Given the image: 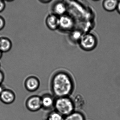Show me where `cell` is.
I'll return each mask as SVG.
<instances>
[{"mask_svg": "<svg viewBox=\"0 0 120 120\" xmlns=\"http://www.w3.org/2000/svg\"><path fill=\"white\" fill-rule=\"evenodd\" d=\"M73 82L70 76L66 72H56L52 77L51 89L55 98L69 97L73 89Z\"/></svg>", "mask_w": 120, "mask_h": 120, "instance_id": "obj_1", "label": "cell"}, {"mask_svg": "<svg viewBox=\"0 0 120 120\" xmlns=\"http://www.w3.org/2000/svg\"><path fill=\"white\" fill-rule=\"evenodd\" d=\"M42 109L46 111L54 110L55 98L53 95L46 94L41 96Z\"/></svg>", "mask_w": 120, "mask_h": 120, "instance_id": "obj_6", "label": "cell"}, {"mask_svg": "<svg viewBox=\"0 0 120 120\" xmlns=\"http://www.w3.org/2000/svg\"><path fill=\"white\" fill-rule=\"evenodd\" d=\"M52 13L58 17L66 14L67 7L66 4L61 1H58L54 3L52 6Z\"/></svg>", "mask_w": 120, "mask_h": 120, "instance_id": "obj_10", "label": "cell"}, {"mask_svg": "<svg viewBox=\"0 0 120 120\" xmlns=\"http://www.w3.org/2000/svg\"><path fill=\"white\" fill-rule=\"evenodd\" d=\"M6 7L5 2L4 0H0V13L3 12Z\"/></svg>", "mask_w": 120, "mask_h": 120, "instance_id": "obj_18", "label": "cell"}, {"mask_svg": "<svg viewBox=\"0 0 120 120\" xmlns=\"http://www.w3.org/2000/svg\"><path fill=\"white\" fill-rule=\"evenodd\" d=\"M27 109L31 112L39 111L42 108L41 96L33 95L27 98L25 102Z\"/></svg>", "mask_w": 120, "mask_h": 120, "instance_id": "obj_3", "label": "cell"}, {"mask_svg": "<svg viewBox=\"0 0 120 120\" xmlns=\"http://www.w3.org/2000/svg\"><path fill=\"white\" fill-rule=\"evenodd\" d=\"M74 25V22L72 17L66 14L59 17L58 29L63 31H71Z\"/></svg>", "mask_w": 120, "mask_h": 120, "instance_id": "obj_4", "label": "cell"}, {"mask_svg": "<svg viewBox=\"0 0 120 120\" xmlns=\"http://www.w3.org/2000/svg\"><path fill=\"white\" fill-rule=\"evenodd\" d=\"M93 0L94 1H98L99 0Z\"/></svg>", "mask_w": 120, "mask_h": 120, "instance_id": "obj_25", "label": "cell"}, {"mask_svg": "<svg viewBox=\"0 0 120 120\" xmlns=\"http://www.w3.org/2000/svg\"><path fill=\"white\" fill-rule=\"evenodd\" d=\"M46 26L51 31H55L58 29L59 24V17L53 13L49 14L46 19Z\"/></svg>", "mask_w": 120, "mask_h": 120, "instance_id": "obj_8", "label": "cell"}, {"mask_svg": "<svg viewBox=\"0 0 120 120\" xmlns=\"http://www.w3.org/2000/svg\"><path fill=\"white\" fill-rule=\"evenodd\" d=\"M54 110L65 117L68 115L75 110L73 100L69 97L55 98Z\"/></svg>", "mask_w": 120, "mask_h": 120, "instance_id": "obj_2", "label": "cell"}, {"mask_svg": "<svg viewBox=\"0 0 120 120\" xmlns=\"http://www.w3.org/2000/svg\"><path fill=\"white\" fill-rule=\"evenodd\" d=\"M5 25V20L2 16L0 15V31L3 30Z\"/></svg>", "mask_w": 120, "mask_h": 120, "instance_id": "obj_17", "label": "cell"}, {"mask_svg": "<svg viewBox=\"0 0 120 120\" xmlns=\"http://www.w3.org/2000/svg\"><path fill=\"white\" fill-rule=\"evenodd\" d=\"M118 2V0H104L102 5L105 10L112 12L117 9Z\"/></svg>", "mask_w": 120, "mask_h": 120, "instance_id": "obj_12", "label": "cell"}, {"mask_svg": "<svg viewBox=\"0 0 120 120\" xmlns=\"http://www.w3.org/2000/svg\"><path fill=\"white\" fill-rule=\"evenodd\" d=\"M70 38L72 40L76 41L77 40L80 41L82 37H81V34L80 32L77 31H74L71 32L70 34Z\"/></svg>", "mask_w": 120, "mask_h": 120, "instance_id": "obj_16", "label": "cell"}, {"mask_svg": "<svg viewBox=\"0 0 120 120\" xmlns=\"http://www.w3.org/2000/svg\"><path fill=\"white\" fill-rule=\"evenodd\" d=\"M0 66H1V64H0Z\"/></svg>", "mask_w": 120, "mask_h": 120, "instance_id": "obj_26", "label": "cell"}, {"mask_svg": "<svg viewBox=\"0 0 120 120\" xmlns=\"http://www.w3.org/2000/svg\"><path fill=\"white\" fill-rule=\"evenodd\" d=\"M4 89H4V87L1 85H0V95L1 94L2 92H3V90H4Z\"/></svg>", "mask_w": 120, "mask_h": 120, "instance_id": "obj_22", "label": "cell"}, {"mask_svg": "<svg viewBox=\"0 0 120 120\" xmlns=\"http://www.w3.org/2000/svg\"><path fill=\"white\" fill-rule=\"evenodd\" d=\"M65 117L55 110L49 112L47 114L46 120H64Z\"/></svg>", "mask_w": 120, "mask_h": 120, "instance_id": "obj_14", "label": "cell"}, {"mask_svg": "<svg viewBox=\"0 0 120 120\" xmlns=\"http://www.w3.org/2000/svg\"><path fill=\"white\" fill-rule=\"evenodd\" d=\"M75 107V110L77 108L80 109L83 107L85 104V100L84 98L80 94L77 95L73 100Z\"/></svg>", "mask_w": 120, "mask_h": 120, "instance_id": "obj_15", "label": "cell"}, {"mask_svg": "<svg viewBox=\"0 0 120 120\" xmlns=\"http://www.w3.org/2000/svg\"><path fill=\"white\" fill-rule=\"evenodd\" d=\"M81 46L83 49L87 50H92L96 44V40L94 36L90 34L84 35L80 40Z\"/></svg>", "mask_w": 120, "mask_h": 120, "instance_id": "obj_5", "label": "cell"}, {"mask_svg": "<svg viewBox=\"0 0 120 120\" xmlns=\"http://www.w3.org/2000/svg\"><path fill=\"white\" fill-rule=\"evenodd\" d=\"M64 120H86L84 114L80 111L75 110L65 117Z\"/></svg>", "mask_w": 120, "mask_h": 120, "instance_id": "obj_13", "label": "cell"}, {"mask_svg": "<svg viewBox=\"0 0 120 120\" xmlns=\"http://www.w3.org/2000/svg\"><path fill=\"white\" fill-rule=\"evenodd\" d=\"M4 73L0 70V85H1L4 79Z\"/></svg>", "mask_w": 120, "mask_h": 120, "instance_id": "obj_19", "label": "cell"}, {"mask_svg": "<svg viewBox=\"0 0 120 120\" xmlns=\"http://www.w3.org/2000/svg\"><path fill=\"white\" fill-rule=\"evenodd\" d=\"M5 1H8V2H12L14 0H4Z\"/></svg>", "mask_w": 120, "mask_h": 120, "instance_id": "obj_24", "label": "cell"}, {"mask_svg": "<svg viewBox=\"0 0 120 120\" xmlns=\"http://www.w3.org/2000/svg\"><path fill=\"white\" fill-rule=\"evenodd\" d=\"M2 55H3V52L0 50V59L2 57Z\"/></svg>", "mask_w": 120, "mask_h": 120, "instance_id": "obj_23", "label": "cell"}, {"mask_svg": "<svg viewBox=\"0 0 120 120\" xmlns=\"http://www.w3.org/2000/svg\"><path fill=\"white\" fill-rule=\"evenodd\" d=\"M12 43L7 37H0V50L2 52H8L12 48Z\"/></svg>", "mask_w": 120, "mask_h": 120, "instance_id": "obj_11", "label": "cell"}, {"mask_svg": "<svg viewBox=\"0 0 120 120\" xmlns=\"http://www.w3.org/2000/svg\"><path fill=\"white\" fill-rule=\"evenodd\" d=\"M116 10H117L118 12L120 14V1H119Z\"/></svg>", "mask_w": 120, "mask_h": 120, "instance_id": "obj_21", "label": "cell"}, {"mask_svg": "<svg viewBox=\"0 0 120 120\" xmlns=\"http://www.w3.org/2000/svg\"><path fill=\"white\" fill-rule=\"evenodd\" d=\"M40 84L39 79L36 76H29L25 81V89L30 92H34L37 90L40 86Z\"/></svg>", "mask_w": 120, "mask_h": 120, "instance_id": "obj_7", "label": "cell"}, {"mask_svg": "<svg viewBox=\"0 0 120 120\" xmlns=\"http://www.w3.org/2000/svg\"><path fill=\"white\" fill-rule=\"evenodd\" d=\"M15 93L8 89H4L0 95V100L4 104H11L15 101Z\"/></svg>", "mask_w": 120, "mask_h": 120, "instance_id": "obj_9", "label": "cell"}, {"mask_svg": "<svg viewBox=\"0 0 120 120\" xmlns=\"http://www.w3.org/2000/svg\"><path fill=\"white\" fill-rule=\"evenodd\" d=\"M39 0L42 3L46 4L50 3L52 0Z\"/></svg>", "mask_w": 120, "mask_h": 120, "instance_id": "obj_20", "label": "cell"}]
</instances>
